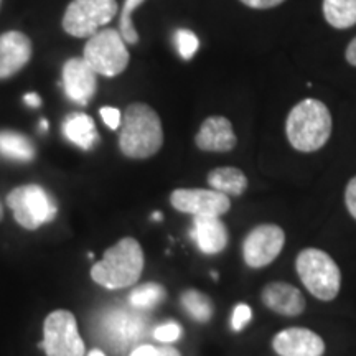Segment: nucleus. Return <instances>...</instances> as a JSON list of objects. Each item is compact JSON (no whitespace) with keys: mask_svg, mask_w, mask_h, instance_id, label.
Returning <instances> with one entry per match:
<instances>
[{"mask_svg":"<svg viewBox=\"0 0 356 356\" xmlns=\"http://www.w3.org/2000/svg\"><path fill=\"white\" fill-rule=\"evenodd\" d=\"M261 300L267 309L282 317H297L305 310V299L296 286L287 282H270L262 289Z\"/></svg>","mask_w":356,"mask_h":356,"instance_id":"obj_16","label":"nucleus"},{"mask_svg":"<svg viewBox=\"0 0 356 356\" xmlns=\"http://www.w3.org/2000/svg\"><path fill=\"white\" fill-rule=\"evenodd\" d=\"M173 42L177 44L178 55L184 60H191L200 48L198 37L188 29H178L173 35Z\"/></svg>","mask_w":356,"mask_h":356,"instance_id":"obj_25","label":"nucleus"},{"mask_svg":"<svg viewBox=\"0 0 356 356\" xmlns=\"http://www.w3.org/2000/svg\"><path fill=\"white\" fill-rule=\"evenodd\" d=\"M40 126H42L43 131H47V129H48V124H47V121H42V124H40Z\"/></svg>","mask_w":356,"mask_h":356,"instance_id":"obj_36","label":"nucleus"},{"mask_svg":"<svg viewBox=\"0 0 356 356\" xmlns=\"http://www.w3.org/2000/svg\"><path fill=\"white\" fill-rule=\"evenodd\" d=\"M296 270L307 291L318 300L330 302L340 292V267L322 249L307 248L300 251L296 259Z\"/></svg>","mask_w":356,"mask_h":356,"instance_id":"obj_4","label":"nucleus"},{"mask_svg":"<svg viewBox=\"0 0 356 356\" xmlns=\"http://www.w3.org/2000/svg\"><path fill=\"white\" fill-rule=\"evenodd\" d=\"M163 129L159 114L145 102H132L122 114L119 149L127 159L145 160L162 149Z\"/></svg>","mask_w":356,"mask_h":356,"instance_id":"obj_1","label":"nucleus"},{"mask_svg":"<svg viewBox=\"0 0 356 356\" xmlns=\"http://www.w3.org/2000/svg\"><path fill=\"white\" fill-rule=\"evenodd\" d=\"M286 233L277 225H259L248 233L243 241V259L251 269L273 264L282 252Z\"/></svg>","mask_w":356,"mask_h":356,"instance_id":"obj_10","label":"nucleus"},{"mask_svg":"<svg viewBox=\"0 0 356 356\" xmlns=\"http://www.w3.org/2000/svg\"><path fill=\"white\" fill-rule=\"evenodd\" d=\"M88 356H106V353H104V351H101V350H91V351H89Z\"/></svg>","mask_w":356,"mask_h":356,"instance_id":"obj_34","label":"nucleus"},{"mask_svg":"<svg viewBox=\"0 0 356 356\" xmlns=\"http://www.w3.org/2000/svg\"><path fill=\"white\" fill-rule=\"evenodd\" d=\"M7 204L22 228L35 231L55 220L58 207L55 198L43 186L20 185L7 195Z\"/></svg>","mask_w":356,"mask_h":356,"instance_id":"obj_5","label":"nucleus"},{"mask_svg":"<svg viewBox=\"0 0 356 356\" xmlns=\"http://www.w3.org/2000/svg\"><path fill=\"white\" fill-rule=\"evenodd\" d=\"M345 58H346V61H348L351 66H356V37L351 40L348 47H346Z\"/></svg>","mask_w":356,"mask_h":356,"instance_id":"obj_32","label":"nucleus"},{"mask_svg":"<svg viewBox=\"0 0 356 356\" xmlns=\"http://www.w3.org/2000/svg\"><path fill=\"white\" fill-rule=\"evenodd\" d=\"M208 185L226 197H241L248 190V177L236 167H218L208 173Z\"/></svg>","mask_w":356,"mask_h":356,"instance_id":"obj_19","label":"nucleus"},{"mask_svg":"<svg viewBox=\"0 0 356 356\" xmlns=\"http://www.w3.org/2000/svg\"><path fill=\"white\" fill-rule=\"evenodd\" d=\"M63 136L83 150H91L99 139L95 121L84 113H73L65 119Z\"/></svg>","mask_w":356,"mask_h":356,"instance_id":"obj_18","label":"nucleus"},{"mask_svg":"<svg viewBox=\"0 0 356 356\" xmlns=\"http://www.w3.org/2000/svg\"><path fill=\"white\" fill-rule=\"evenodd\" d=\"M345 203L350 215L356 220V177L351 178L345 190Z\"/></svg>","mask_w":356,"mask_h":356,"instance_id":"obj_30","label":"nucleus"},{"mask_svg":"<svg viewBox=\"0 0 356 356\" xmlns=\"http://www.w3.org/2000/svg\"><path fill=\"white\" fill-rule=\"evenodd\" d=\"M243 2L246 7L251 8H257V10H266V8H274L284 3L286 0H239Z\"/></svg>","mask_w":356,"mask_h":356,"instance_id":"obj_31","label":"nucleus"},{"mask_svg":"<svg viewBox=\"0 0 356 356\" xmlns=\"http://www.w3.org/2000/svg\"><path fill=\"white\" fill-rule=\"evenodd\" d=\"M323 17L333 29H350L356 25V0H323Z\"/></svg>","mask_w":356,"mask_h":356,"instance_id":"obj_21","label":"nucleus"},{"mask_svg":"<svg viewBox=\"0 0 356 356\" xmlns=\"http://www.w3.org/2000/svg\"><path fill=\"white\" fill-rule=\"evenodd\" d=\"M190 236L200 251L207 256L221 252L229 241L226 225L216 216H193Z\"/></svg>","mask_w":356,"mask_h":356,"instance_id":"obj_17","label":"nucleus"},{"mask_svg":"<svg viewBox=\"0 0 356 356\" xmlns=\"http://www.w3.org/2000/svg\"><path fill=\"white\" fill-rule=\"evenodd\" d=\"M252 318V310L251 307L246 304H239L234 307L233 317H231V327L234 332H241L246 325L251 322Z\"/></svg>","mask_w":356,"mask_h":356,"instance_id":"obj_28","label":"nucleus"},{"mask_svg":"<svg viewBox=\"0 0 356 356\" xmlns=\"http://www.w3.org/2000/svg\"><path fill=\"white\" fill-rule=\"evenodd\" d=\"M181 307L186 314L190 315L195 322L207 323L213 317V302L207 293L197 291V289H188L180 296Z\"/></svg>","mask_w":356,"mask_h":356,"instance_id":"obj_22","label":"nucleus"},{"mask_svg":"<svg viewBox=\"0 0 356 356\" xmlns=\"http://www.w3.org/2000/svg\"><path fill=\"white\" fill-rule=\"evenodd\" d=\"M170 203L177 211L191 216L221 218L231 208L229 197L211 188H178L172 191Z\"/></svg>","mask_w":356,"mask_h":356,"instance_id":"obj_11","label":"nucleus"},{"mask_svg":"<svg viewBox=\"0 0 356 356\" xmlns=\"http://www.w3.org/2000/svg\"><path fill=\"white\" fill-rule=\"evenodd\" d=\"M83 60L97 76L113 78L127 68L131 56L121 33L114 29H104L88 40Z\"/></svg>","mask_w":356,"mask_h":356,"instance_id":"obj_6","label":"nucleus"},{"mask_svg":"<svg viewBox=\"0 0 356 356\" xmlns=\"http://www.w3.org/2000/svg\"><path fill=\"white\" fill-rule=\"evenodd\" d=\"M180 337L181 327L177 322H165L154 330V338L162 343H175L177 340H180Z\"/></svg>","mask_w":356,"mask_h":356,"instance_id":"obj_26","label":"nucleus"},{"mask_svg":"<svg viewBox=\"0 0 356 356\" xmlns=\"http://www.w3.org/2000/svg\"><path fill=\"white\" fill-rule=\"evenodd\" d=\"M0 155L17 162H32L37 155L35 144L25 134L0 131Z\"/></svg>","mask_w":356,"mask_h":356,"instance_id":"obj_20","label":"nucleus"},{"mask_svg":"<svg viewBox=\"0 0 356 356\" xmlns=\"http://www.w3.org/2000/svg\"><path fill=\"white\" fill-rule=\"evenodd\" d=\"M24 99L30 108H40V104H42V97H40L37 92H29V95H25Z\"/></svg>","mask_w":356,"mask_h":356,"instance_id":"obj_33","label":"nucleus"},{"mask_svg":"<svg viewBox=\"0 0 356 356\" xmlns=\"http://www.w3.org/2000/svg\"><path fill=\"white\" fill-rule=\"evenodd\" d=\"M136 309H119V307L102 312L97 325L101 340L111 350L119 353H124L131 346L139 343L147 330V320Z\"/></svg>","mask_w":356,"mask_h":356,"instance_id":"obj_7","label":"nucleus"},{"mask_svg":"<svg viewBox=\"0 0 356 356\" xmlns=\"http://www.w3.org/2000/svg\"><path fill=\"white\" fill-rule=\"evenodd\" d=\"M152 218L154 220H162V215H160V213H154Z\"/></svg>","mask_w":356,"mask_h":356,"instance_id":"obj_35","label":"nucleus"},{"mask_svg":"<svg viewBox=\"0 0 356 356\" xmlns=\"http://www.w3.org/2000/svg\"><path fill=\"white\" fill-rule=\"evenodd\" d=\"M195 144L203 152H218L225 154L233 150L238 139L229 119L222 115H211L207 118L200 127V131L195 137Z\"/></svg>","mask_w":356,"mask_h":356,"instance_id":"obj_14","label":"nucleus"},{"mask_svg":"<svg viewBox=\"0 0 356 356\" xmlns=\"http://www.w3.org/2000/svg\"><path fill=\"white\" fill-rule=\"evenodd\" d=\"M115 13V0H73L63 15V30L76 38L92 37L114 19Z\"/></svg>","mask_w":356,"mask_h":356,"instance_id":"obj_8","label":"nucleus"},{"mask_svg":"<svg viewBox=\"0 0 356 356\" xmlns=\"http://www.w3.org/2000/svg\"><path fill=\"white\" fill-rule=\"evenodd\" d=\"M42 348L47 356H84L86 346L70 310H55L44 318Z\"/></svg>","mask_w":356,"mask_h":356,"instance_id":"obj_9","label":"nucleus"},{"mask_svg":"<svg viewBox=\"0 0 356 356\" xmlns=\"http://www.w3.org/2000/svg\"><path fill=\"white\" fill-rule=\"evenodd\" d=\"M142 2H145V0H126L122 7L121 20H119V33H121L124 42L129 44H136L139 42V33H137L136 26L132 24V13Z\"/></svg>","mask_w":356,"mask_h":356,"instance_id":"obj_24","label":"nucleus"},{"mask_svg":"<svg viewBox=\"0 0 356 356\" xmlns=\"http://www.w3.org/2000/svg\"><path fill=\"white\" fill-rule=\"evenodd\" d=\"M273 348L279 356H323L325 341L309 328L292 327L274 337Z\"/></svg>","mask_w":356,"mask_h":356,"instance_id":"obj_13","label":"nucleus"},{"mask_svg":"<svg viewBox=\"0 0 356 356\" xmlns=\"http://www.w3.org/2000/svg\"><path fill=\"white\" fill-rule=\"evenodd\" d=\"M3 220V210H2V204H0V221Z\"/></svg>","mask_w":356,"mask_h":356,"instance_id":"obj_37","label":"nucleus"},{"mask_svg":"<svg viewBox=\"0 0 356 356\" xmlns=\"http://www.w3.org/2000/svg\"><path fill=\"white\" fill-rule=\"evenodd\" d=\"M332 126V114L322 101L304 99L289 113L286 136L299 152H317L330 139Z\"/></svg>","mask_w":356,"mask_h":356,"instance_id":"obj_3","label":"nucleus"},{"mask_svg":"<svg viewBox=\"0 0 356 356\" xmlns=\"http://www.w3.org/2000/svg\"><path fill=\"white\" fill-rule=\"evenodd\" d=\"M144 251L134 238H122L104 252L102 259L91 267V279L97 286L118 291L136 286L144 273Z\"/></svg>","mask_w":356,"mask_h":356,"instance_id":"obj_2","label":"nucleus"},{"mask_svg":"<svg viewBox=\"0 0 356 356\" xmlns=\"http://www.w3.org/2000/svg\"><path fill=\"white\" fill-rule=\"evenodd\" d=\"M63 88L71 101L86 106L96 95L97 74L83 58H71L63 65Z\"/></svg>","mask_w":356,"mask_h":356,"instance_id":"obj_12","label":"nucleus"},{"mask_svg":"<svg viewBox=\"0 0 356 356\" xmlns=\"http://www.w3.org/2000/svg\"><path fill=\"white\" fill-rule=\"evenodd\" d=\"M32 42L22 32L0 35V79L12 78L32 58Z\"/></svg>","mask_w":356,"mask_h":356,"instance_id":"obj_15","label":"nucleus"},{"mask_svg":"<svg viewBox=\"0 0 356 356\" xmlns=\"http://www.w3.org/2000/svg\"><path fill=\"white\" fill-rule=\"evenodd\" d=\"M129 356H181V353L177 348H173V346L139 345L131 351Z\"/></svg>","mask_w":356,"mask_h":356,"instance_id":"obj_27","label":"nucleus"},{"mask_svg":"<svg viewBox=\"0 0 356 356\" xmlns=\"http://www.w3.org/2000/svg\"><path fill=\"white\" fill-rule=\"evenodd\" d=\"M165 287L157 282H147L136 287L129 296V304L136 310H150L165 299Z\"/></svg>","mask_w":356,"mask_h":356,"instance_id":"obj_23","label":"nucleus"},{"mask_svg":"<svg viewBox=\"0 0 356 356\" xmlns=\"http://www.w3.org/2000/svg\"><path fill=\"white\" fill-rule=\"evenodd\" d=\"M99 113H101L102 121H104V124L109 129H113V131H115V129L121 127V124H122V113L118 108H111V106H106V108H101Z\"/></svg>","mask_w":356,"mask_h":356,"instance_id":"obj_29","label":"nucleus"}]
</instances>
